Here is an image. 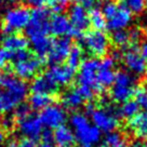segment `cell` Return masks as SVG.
Segmentation results:
<instances>
[{"label": "cell", "instance_id": "83f0119b", "mask_svg": "<svg viewBox=\"0 0 147 147\" xmlns=\"http://www.w3.org/2000/svg\"><path fill=\"white\" fill-rule=\"evenodd\" d=\"M66 60L68 66L76 69L82 62V49L80 47H71Z\"/></svg>", "mask_w": 147, "mask_h": 147}, {"label": "cell", "instance_id": "ab89813d", "mask_svg": "<svg viewBox=\"0 0 147 147\" xmlns=\"http://www.w3.org/2000/svg\"><path fill=\"white\" fill-rule=\"evenodd\" d=\"M5 142V132L0 128V147H3Z\"/></svg>", "mask_w": 147, "mask_h": 147}, {"label": "cell", "instance_id": "4dcf8cb0", "mask_svg": "<svg viewBox=\"0 0 147 147\" xmlns=\"http://www.w3.org/2000/svg\"><path fill=\"white\" fill-rule=\"evenodd\" d=\"M134 101L140 106V108L147 111V89L145 87H138L134 90Z\"/></svg>", "mask_w": 147, "mask_h": 147}, {"label": "cell", "instance_id": "f907efd6", "mask_svg": "<svg viewBox=\"0 0 147 147\" xmlns=\"http://www.w3.org/2000/svg\"><path fill=\"white\" fill-rule=\"evenodd\" d=\"M95 147H107V146H105V145H101V146H95Z\"/></svg>", "mask_w": 147, "mask_h": 147}, {"label": "cell", "instance_id": "7a4b0ae2", "mask_svg": "<svg viewBox=\"0 0 147 147\" xmlns=\"http://www.w3.org/2000/svg\"><path fill=\"white\" fill-rule=\"evenodd\" d=\"M70 125L75 141L80 147H94L101 141L102 132L92 123L82 113H75L70 116Z\"/></svg>", "mask_w": 147, "mask_h": 147}, {"label": "cell", "instance_id": "e575fe53", "mask_svg": "<svg viewBox=\"0 0 147 147\" xmlns=\"http://www.w3.org/2000/svg\"><path fill=\"white\" fill-rule=\"evenodd\" d=\"M138 51V53H140V55L142 56V59L146 62V64H147V40L146 41H143L142 43L140 45Z\"/></svg>", "mask_w": 147, "mask_h": 147}, {"label": "cell", "instance_id": "60d3db41", "mask_svg": "<svg viewBox=\"0 0 147 147\" xmlns=\"http://www.w3.org/2000/svg\"><path fill=\"white\" fill-rule=\"evenodd\" d=\"M39 147H56V145H54L51 141H43Z\"/></svg>", "mask_w": 147, "mask_h": 147}, {"label": "cell", "instance_id": "d6a6232c", "mask_svg": "<svg viewBox=\"0 0 147 147\" xmlns=\"http://www.w3.org/2000/svg\"><path fill=\"white\" fill-rule=\"evenodd\" d=\"M12 59V53L5 49L0 50V66H5Z\"/></svg>", "mask_w": 147, "mask_h": 147}, {"label": "cell", "instance_id": "7dc6e473", "mask_svg": "<svg viewBox=\"0 0 147 147\" xmlns=\"http://www.w3.org/2000/svg\"><path fill=\"white\" fill-rule=\"evenodd\" d=\"M144 29H145V34L147 35V21H146V23H145V25H144Z\"/></svg>", "mask_w": 147, "mask_h": 147}, {"label": "cell", "instance_id": "bcb514c9", "mask_svg": "<svg viewBox=\"0 0 147 147\" xmlns=\"http://www.w3.org/2000/svg\"><path fill=\"white\" fill-rule=\"evenodd\" d=\"M144 78H145V81L147 83V68L145 69V71H144Z\"/></svg>", "mask_w": 147, "mask_h": 147}, {"label": "cell", "instance_id": "e0dca14e", "mask_svg": "<svg viewBox=\"0 0 147 147\" xmlns=\"http://www.w3.org/2000/svg\"><path fill=\"white\" fill-rule=\"evenodd\" d=\"M47 74L57 86H67L75 78V69L67 64L52 65Z\"/></svg>", "mask_w": 147, "mask_h": 147}, {"label": "cell", "instance_id": "74e56055", "mask_svg": "<svg viewBox=\"0 0 147 147\" xmlns=\"http://www.w3.org/2000/svg\"><path fill=\"white\" fill-rule=\"evenodd\" d=\"M77 5H80L82 7H91L93 5V0H75Z\"/></svg>", "mask_w": 147, "mask_h": 147}, {"label": "cell", "instance_id": "44dd1931", "mask_svg": "<svg viewBox=\"0 0 147 147\" xmlns=\"http://www.w3.org/2000/svg\"><path fill=\"white\" fill-rule=\"evenodd\" d=\"M129 128L138 138H147V111L138 113L129 121Z\"/></svg>", "mask_w": 147, "mask_h": 147}, {"label": "cell", "instance_id": "7bdbcfd3", "mask_svg": "<svg viewBox=\"0 0 147 147\" xmlns=\"http://www.w3.org/2000/svg\"><path fill=\"white\" fill-rule=\"evenodd\" d=\"M131 147H143V143L142 142H134L133 143V145H132V146Z\"/></svg>", "mask_w": 147, "mask_h": 147}, {"label": "cell", "instance_id": "5b68a950", "mask_svg": "<svg viewBox=\"0 0 147 147\" xmlns=\"http://www.w3.org/2000/svg\"><path fill=\"white\" fill-rule=\"evenodd\" d=\"M14 73L21 79H30L35 77L41 67V62L37 56H32L27 50L12 53Z\"/></svg>", "mask_w": 147, "mask_h": 147}, {"label": "cell", "instance_id": "ba28073f", "mask_svg": "<svg viewBox=\"0 0 147 147\" xmlns=\"http://www.w3.org/2000/svg\"><path fill=\"white\" fill-rule=\"evenodd\" d=\"M30 18V11L23 5H16L5 11L2 20V29L5 34L16 32L26 27Z\"/></svg>", "mask_w": 147, "mask_h": 147}, {"label": "cell", "instance_id": "484cf974", "mask_svg": "<svg viewBox=\"0 0 147 147\" xmlns=\"http://www.w3.org/2000/svg\"><path fill=\"white\" fill-rule=\"evenodd\" d=\"M88 16H89V23L94 27V29L102 30L106 27V20L102 10L97 9V8H93L88 13Z\"/></svg>", "mask_w": 147, "mask_h": 147}, {"label": "cell", "instance_id": "d590c367", "mask_svg": "<svg viewBox=\"0 0 147 147\" xmlns=\"http://www.w3.org/2000/svg\"><path fill=\"white\" fill-rule=\"evenodd\" d=\"M48 0H26L29 5H32L34 8H42L47 3Z\"/></svg>", "mask_w": 147, "mask_h": 147}, {"label": "cell", "instance_id": "1f68e13d", "mask_svg": "<svg viewBox=\"0 0 147 147\" xmlns=\"http://www.w3.org/2000/svg\"><path fill=\"white\" fill-rule=\"evenodd\" d=\"M121 142H123L122 136L117 131L108 132L107 135L105 136V146L107 147H116L117 145H119Z\"/></svg>", "mask_w": 147, "mask_h": 147}, {"label": "cell", "instance_id": "9c48e42d", "mask_svg": "<svg viewBox=\"0 0 147 147\" xmlns=\"http://www.w3.org/2000/svg\"><path fill=\"white\" fill-rule=\"evenodd\" d=\"M81 46L91 55L103 56L109 49V39L102 30L94 29L83 35L81 39Z\"/></svg>", "mask_w": 147, "mask_h": 147}, {"label": "cell", "instance_id": "5bb4252c", "mask_svg": "<svg viewBox=\"0 0 147 147\" xmlns=\"http://www.w3.org/2000/svg\"><path fill=\"white\" fill-rule=\"evenodd\" d=\"M68 21L70 24V28H71L70 35L73 36L82 35V32L90 25L87 10L84 7L80 5H75L69 9Z\"/></svg>", "mask_w": 147, "mask_h": 147}, {"label": "cell", "instance_id": "f5cc1de1", "mask_svg": "<svg viewBox=\"0 0 147 147\" xmlns=\"http://www.w3.org/2000/svg\"><path fill=\"white\" fill-rule=\"evenodd\" d=\"M0 125H1V122H0Z\"/></svg>", "mask_w": 147, "mask_h": 147}, {"label": "cell", "instance_id": "4fadbf2b", "mask_svg": "<svg viewBox=\"0 0 147 147\" xmlns=\"http://www.w3.org/2000/svg\"><path fill=\"white\" fill-rule=\"evenodd\" d=\"M39 120L48 129H56L65 123L67 115L65 109L60 105L50 104L42 108L39 114Z\"/></svg>", "mask_w": 147, "mask_h": 147}, {"label": "cell", "instance_id": "52a82bcc", "mask_svg": "<svg viewBox=\"0 0 147 147\" xmlns=\"http://www.w3.org/2000/svg\"><path fill=\"white\" fill-rule=\"evenodd\" d=\"M110 96L116 103H123L133 95L135 90V78L125 70H121L115 75V79L110 86Z\"/></svg>", "mask_w": 147, "mask_h": 147}, {"label": "cell", "instance_id": "f1b7e54d", "mask_svg": "<svg viewBox=\"0 0 147 147\" xmlns=\"http://www.w3.org/2000/svg\"><path fill=\"white\" fill-rule=\"evenodd\" d=\"M123 5L133 14H141L146 9L145 0H123Z\"/></svg>", "mask_w": 147, "mask_h": 147}, {"label": "cell", "instance_id": "f546056e", "mask_svg": "<svg viewBox=\"0 0 147 147\" xmlns=\"http://www.w3.org/2000/svg\"><path fill=\"white\" fill-rule=\"evenodd\" d=\"M113 41L116 46L123 48L127 47L130 43V36H129V32H127L125 29L122 30H116L113 32Z\"/></svg>", "mask_w": 147, "mask_h": 147}, {"label": "cell", "instance_id": "816d5d0a", "mask_svg": "<svg viewBox=\"0 0 147 147\" xmlns=\"http://www.w3.org/2000/svg\"><path fill=\"white\" fill-rule=\"evenodd\" d=\"M145 1H146V5H147V0H145Z\"/></svg>", "mask_w": 147, "mask_h": 147}, {"label": "cell", "instance_id": "9a60e30c", "mask_svg": "<svg viewBox=\"0 0 147 147\" xmlns=\"http://www.w3.org/2000/svg\"><path fill=\"white\" fill-rule=\"evenodd\" d=\"M71 49V42L66 37H61L52 42L49 53L47 55L48 62L52 65L61 64L67 59L69 51Z\"/></svg>", "mask_w": 147, "mask_h": 147}, {"label": "cell", "instance_id": "d4e9b609", "mask_svg": "<svg viewBox=\"0 0 147 147\" xmlns=\"http://www.w3.org/2000/svg\"><path fill=\"white\" fill-rule=\"evenodd\" d=\"M53 102V96L49 94H42V93H32L29 97V105L34 109H40L45 108L46 106L50 105Z\"/></svg>", "mask_w": 147, "mask_h": 147}, {"label": "cell", "instance_id": "cb8c5ba5", "mask_svg": "<svg viewBox=\"0 0 147 147\" xmlns=\"http://www.w3.org/2000/svg\"><path fill=\"white\" fill-rule=\"evenodd\" d=\"M63 105L68 109H77L83 105L86 102V98L83 97L81 92L78 90V88H74L68 91H66L62 98Z\"/></svg>", "mask_w": 147, "mask_h": 147}, {"label": "cell", "instance_id": "ac0fdd59", "mask_svg": "<svg viewBox=\"0 0 147 147\" xmlns=\"http://www.w3.org/2000/svg\"><path fill=\"white\" fill-rule=\"evenodd\" d=\"M30 89H32V93H42V94L53 95L55 92L57 91L59 86L46 73L34 79L32 86H30Z\"/></svg>", "mask_w": 147, "mask_h": 147}, {"label": "cell", "instance_id": "8d00e7d4", "mask_svg": "<svg viewBox=\"0 0 147 147\" xmlns=\"http://www.w3.org/2000/svg\"><path fill=\"white\" fill-rule=\"evenodd\" d=\"M18 144V147H36L35 141L29 140V138H23Z\"/></svg>", "mask_w": 147, "mask_h": 147}, {"label": "cell", "instance_id": "6da1fadb", "mask_svg": "<svg viewBox=\"0 0 147 147\" xmlns=\"http://www.w3.org/2000/svg\"><path fill=\"white\" fill-rule=\"evenodd\" d=\"M27 84L10 73L0 71V114H8L27 96Z\"/></svg>", "mask_w": 147, "mask_h": 147}, {"label": "cell", "instance_id": "f35d334b", "mask_svg": "<svg viewBox=\"0 0 147 147\" xmlns=\"http://www.w3.org/2000/svg\"><path fill=\"white\" fill-rule=\"evenodd\" d=\"M41 136L43 141H51L52 140V133H51L49 130H43Z\"/></svg>", "mask_w": 147, "mask_h": 147}, {"label": "cell", "instance_id": "8fae6325", "mask_svg": "<svg viewBox=\"0 0 147 147\" xmlns=\"http://www.w3.org/2000/svg\"><path fill=\"white\" fill-rule=\"evenodd\" d=\"M116 61L113 56H106L103 60L98 61V68L96 71V92L105 91L111 86L115 79Z\"/></svg>", "mask_w": 147, "mask_h": 147}, {"label": "cell", "instance_id": "c3c4849f", "mask_svg": "<svg viewBox=\"0 0 147 147\" xmlns=\"http://www.w3.org/2000/svg\"><path fill=\"white\" fill-rule=\"evenodd\" d=\"M10 2H18V1H20V0H9Z\"/></svg>", "mask_w": 147, "mask_h": 147}, {"label": "cell", "instance_id": "277c9868", "mask_svg": "<svg viewBox=\"0 0 147 147\" xmlns=\"http://www.w3.org/2000/svg\"><path fill=\"white\" fill-rule=\"evenodd\" d=\"M98 68V61L96 59H86L79 65L78 90L81 92L86 101H90L96 92V71Z\"/></svg>", "mask_w": 147, "mask_h": 147}, {"label": "cell", "instance_id": "f6af8a7d", "mask_svg": "<svg viewBox=\"0 0 147 147\" xmlns=\"http://www.w3.org/2000/svg\"><path fill=\"white\" fill-rule=\"evenodd\" d=\"M116 147H131V146H129L127 143H124V142H121L119 144V145H117Z\"/></svg>", "mask_w": 147, "mask_h": 147}, {"label": "cell", "instance_id": "7402d4cb", "mask_svg": "<svg viewBox=\"0 0 147 147\" xmlns=\"http://www.w3.org/2000/svg\"><path fill=\"white\" fill-rule=\"evenodd\" d=\"M52 140L54 141L55 145L59 147H70L75 142L73 130L62 124L54 130V133L52 134Z\"/></svg>", "mask_w": 147, "mask_h": 147}, {"label": "cell", "instance_id": "7c38bea8", "mask_svg": "<svg viewBox=\"0 0 147 147\" xmlns=\"http://www.w3.org/2000/svg\"><path fill=\"white\" fill-rule=\"evenodd\" d=\"M16 125L18 133L24 136V138H29L32 141L38 140L43 132V125L39 118L30 113L16 118Z\"/></svg>", "mask_w": 147, "mask_h": 147}, {"label": "cell", "instance_id": "681fc988", "mask_svg": "<svg viewBox=\"0 0 147 147\" xmlns=\"http://www.w3.org/2000/svg\"><path fill=\"white\" fill-rule=\"evenodd\" d=\"M143 147H147V141L145 143H143Z\"/></svg>", "mask_w": 147, "mask_h": 147}, {"label": "cell", "instance_id": "ee69618b", "mask_svg": "<svg viewBox=\"0 0 147 147\" xmlns=\"http://www.w3.org/2000/svg\"><path fill=\"white\" fill-rule=\"evenodd\" d=\"M7 147H18V144L16 142H11L7 145Z\"/></svg>", "mask_w": 147, "mask_h": 147}, {"label": "cell", "instance_id": "d6986e66", "mask_svg": "<svg viewBox=\"0 0 147 147\" xmlns=\"http://www.w3.org/2000/svg\"><path fill=\"white\" fill-rule=\"evenodd\" d=\"M49 32L59 37L70 35L71 28H70L68 18L61 13H56L55 15H53L49 21Z\"/></svg>", "mask_w": 147, "mask_h": 147}, {"label": "cell", "instance_id": "30bf717a", "mask_svg": "<svg viewBox=\"0 0 147 147\" xmlns=\"http://www.w3.org/2000/svg\"><path fill=\"white\" fill-rule=\"evenodd\" d=\"M49 12L43 8H35L30 13V18L26 25V35L27 37L34 38L38 36H46L49 35Z\"/></svg>", "mask_w": 147, "mask_h": 147}, {"label": "cell", "instance_id": "836d02e7", "mask_svg": "<svg viewBox=\"0 0 147 147\" xmlns=\"http://www.w3.org/2000/svg\"><path fill=\"white\" fill-rule=\"evenodd\" d=\"M129 36H130V43H135L141 39V32L136 28H133L132 30L129 32Z\"/></svg>", "mask_w": 147, "mask_h": 147}, {"label": "cell", "instance_id": "4316f807", "mask_svg": "<svg viewBox=\"0 0 147 147\" xmlns=\"http://www.w3.org/2000/svg\"><path fill=\"white\" fill-rule=\"evenodd\" d=\"M120 115L123 118L127 119H131L132 117L140 113V106L134 100H128V101L123 102V104L120 108Z\"/></svg>", "mask_w": 147, "mask_h": 147}, {"label": "cell", "instance_id": "8992f818", "mask_svg": "<svg viewBox=\"0 0 147 147\" xmlns=\"http://www.w3.org/2000/svg\"><path fill=\"white\" fill-rule=\"evenodd\" d=\"M86 109L91 117L92 123L101 132L108 133L115 131L119 124L117 113H115L109 106L105 105L101 107H94L93 105H89Z\"/></svg>", "mask_w": 147, "mask_h": 147}, {"label": "cell", "instance_id": "603a6c76", "mask_svg": "<svg viewBox=\"0 0 147 147\" xmlns=\"http://www.w3.org/2000/svg\"><path fill=\"white\" fill-rule=\"evenodd\" d=\"M30 45H32V51L35 52L38 59H45L49 53V50L52 45V40L49 35L46 36H38L30 38Z\"/></svg>", "mask_w": 147, "mask_h": 147}, {"label": "cell", "instance_id": "2e32d148", "mask_svg": "<svg viewBox=\"0 0 147 147\" xmlns=\"http://www.w3.org/2000/svg\"><path fill=\"white\" fill-rule=\"evenodd\" d=\"M122 61L124 66L127 67L131 74L141 75L146 69V62L143 60L140 55L138 49L135 48H128L122 54Z\"/></svg>", "mask_w": 147, "mask_h": 147}, {"label": "cell", "instance_id": "b9f144b4", "mask_svg": "<svg viewBox=\"0 0 147 147\" xmlns=\"http://www.w3.org/2000/svg\"><path fill=\"white\" fill-rule=\"evenodd\" d=\"M50 1H53V2H56V3H60L62 5H66V3L68 2L69 0H50Z\"/></svg>", "mask_w": 147, "mask_h": 147}, {"label": "cell", "instance_id": "3957f363", "mask_svg": "<svg viewBox=\"0 0 147 147\" xmlns=\"http://www.w3.org/2000/svg\"><path fill=\"white\" fill-rule=\"evenodd\" d=\"M102 12L105 16L106 27L111 32L127 29L133 21L132 13L123 5H120L111 0L104 2Z\"/></svg>", "mask_w": 147, "mask_h": 147}, {"label": "cell", "instance_id": "ffe728a7", "mask_svg": "<svg viewBox=\"0 0 147 147\" xmlns=\"http://www.w3.org/2000/svg\"><path fill=\"white\" fill-rule=\"evenodd\" d=\"M2 46L3 49L8 50L11 53L18 52V51L26 50L28 46L27 39L24 36L20 35L18 32H11L5 34V36L2 38Z\"/></svg>", "mask_w": 147, "mask_h": 147}]
</instances>
